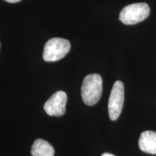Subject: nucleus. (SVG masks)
<instances>
[{
	"label": "nucleus",
	"mask_w": 156,
	"mask_h": 156,
	"mask_svg": "<svg viewBox=\"0 0 156 156\" xmlns=\"http://www.w3.org/2000/svg\"><path fill=\"white\" fill-rule=\"evenodd\" d=\"M67 95L64 91L56 92L45 103L44 108L49 116H61L65 114Z\"/></svg>",
	"instance_id": "39448f33"
},
{
	"label": "nucleus",
	"mask_w": 156,
	"mask_h": 156,
	"mask_svg": "<svg viewBox=\"0 0 156 156\" xmlns=\"http://www.w3.org/2000/svg\"><path fill=\"white\" fill-rule=\"evenodd\" d=\"M5 1L7 2H9V3H17V2H18L21 1V0H5Z\"/></svg>",
	"instance_id": "6e6552de"
},
{
	"label": "nucleus",
	"mask_w": 156,
	"mask_h": 156,
	"mask_svg": "<svg viewBox=\"0 0 156 156\" xmlns=\"http://www.w3.org/2000/svg\"><path fill=\"white\" fill-rule=\"evenodd\" d=\"M150 7L147 3H134L122 9L119 20L125 25H134L145 20L150 15Z\"/></svg>",
	"instance_id": "7ed1b4c3"
},
{
	"label": "nucleus",
	"mask_w": 156,
	"mask_h": 156,
	"mask_svg": "<svg viewBox=\"0 0 156 156\" xmlns=\"http://www.w3.org/2000/svg\"><path fill=\"white\" fill-rule=\"evenodd\" d=\"M101 156H115V155H113V154H111V153H103Z\"/></svg>",
	"instance_id": "1a4fd4ad"
},
{
	"label": "nucleus",
	"mask_w": 156,
	"mask_h": 156,
	"mask_svg": "<svg viewBox=\"0 0 156 156\" xmlns=\"http://www.w3.org/2000/svg\"><path fill=\"white\" fill-rule=\"evenodd\" d=\"M103 91V80L98 74H90L84 78L81 87L83 102L93 106L100 100Z\"/></svg>",
	"instance_id": "f257e3e1"
},
{
	"label": "nucleus",
	"mask_w": 156,
	"mask_h": 156,
	"mask_svg": "<svg viewBox=\"0 0 156 156\" xmlns=\"http://www.w3.org/2000/svg\"><path fill=\"white\" fill-rule=\"evenodd\" d=\"M70 43L67 39L51 38L46 43L43 53V58L48 62H56L64 58L70 50Z\"/></svg>",
	"instance_id": "f03ea898"
},
{
	"label": "nucleus",
	"mask_w": 156,
	"mask_h": 156,
	"mask_svg": "<svg viewBox=\"0 0 156 156\" xmlns=\"http://www.w3.org/2000/svg\"><path fill=\"white\" fill-rule=\"evenodd\" d=\"M124 101V87L122 81L117 80L113 85L109 97L108 108L111 120L115 121L122 113Z\"/></svg>",
	"instance_id": "20e7f679"
},
{
	"label": "nucleus",
	"mask_w": 156,
	"mask_h": 156,
	"mask_svg": "<svg viewBox=\"0 0 156 156\" xmlns=\"http://www.w3.org/2000/svg\"><path fill=\"white\" fill-rule=\"evenodd\" d=\"M139 147L146 153L156 154V132L145 131L141 134L139 139Z\"/></svg>",
	"instance_id": "423d86ee"
},
{
	"label": "nucleus",
	"mask_w": 156,
	"mask_h": 156,
	"mask_svg": "<svg viewBox=\"0 0 156 156\" xmlns=\"http://www.w3.org/2000/svg\"><path fill=\"white\" fill-rule=\"evenodd\" d=\"M30 153L33 156H54V149L46 140L37 139L33 144Z\"/></svg>",
	"instance_id": "0eeeda50"
}]
</instances>
